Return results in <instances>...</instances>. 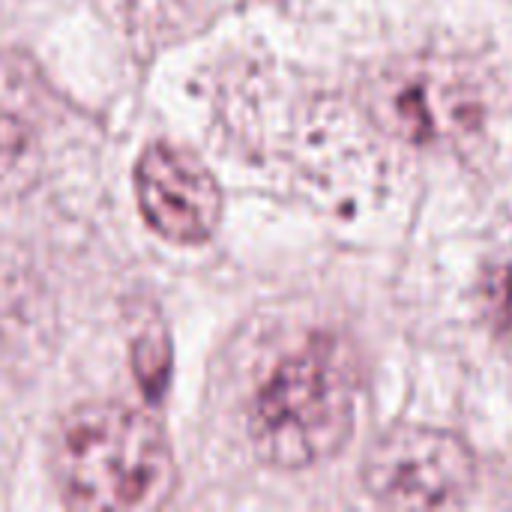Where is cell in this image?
<instances>
[{
  "label": "cell",
  "mask_w": 512,
  "mask_h": 512,
  "mask_svg": "<svg viewBox=\"0 0 512 512\" xmlns=\"http://www.w3.org/2000/svg\"><path fill=\"white\" fill-rule=\"evenodd\" d=\"M369 117L414 147L462 141L486 117V96L468 66L450 57H405L366 84Z\"/></svg>",
  "instance_id": "obj_3"
},
{
  "label": "cell",
  "mask_w": 512,
  "mask_h": 512,
  "mask_svg": "<svg viewBox=\"0 0 512 512\" xmlns=\"http://www.w3.org/2000/svg\"><path fill=\"white\" fill-rule=\"evenodd\" d=\"M357 372L345 345L315 339L276 366L255 396L249 435L276 468H306L333 456L354 426Z\"/></svg>",
  "instance_id": "obj_2"
},
{
  "label": "cell",
  "mask_w": 512,
  "mask_h": 512,
  "mask_svg": "<svg viewBox=\"0 0 512 512\" xmlns=\"http://www.w3.org/2000/svg\"><path fill=\"white\" fill-rule=\"evenodd\" d=\"M54 471L75 510H156L174 489V456L162 426L111 402L69 414Z\"/></svg>",
  "instance_id": "obj_1"
},
{
  "label": "cell",
  "mask_w": 512,
  "mask_h": 512,
  "mask_svg": "<svg viewBox=\"0 0 512 512\" xmlns=\"http://www.w3.org/2000/svg\"><path fill=\"white\" fill-rule=\"evenodd\" d=\"M486 309L489 321L512 339V249H507L486 276Z\"/></svg>",
  "instance_id": "obj_7"
},
{
  "label": "cell",
  "mask_w": 512,
  "mask_h": 512,
  "mask_svg": "<svg viewBox=\"0 0 512 512\" xmlns=\"http://www.w3.org/2000/svg\"><path fill=\"white\" fill-rule=\"evenodd\" d=\"M135 189L150 228L174 243H201L219 225L222 192L213 174L180 147L150 144L138 159Z\"/></svg>",
  "instance_id": "obj_5"
},
{
  "label": "cell",
  "mask_w": 512,
  "mask_h": 512,
  "mask_svg": "<svg viewBox=\"0 0 512 512\" xmlns=\"http://www.w3.org/2000/svg\"><path fill=\"white\" fill-rule=\"evenodd\" d=\"M39 93L24 63L0 51V168L18 162L39 135Z\"/></svg>",
  "instance_id": "obj_6"
},
{
  "label": "cell",
  "mask_w": 512,
  "mask_h": 512,
  "mask_svg": "<svg viewBox=\"0 0 512 512\" xmlns=\"http://www.w3.org/2000/svg\"><path fill=\"white\" fill-rule=\"evenodd\" d=\"M135 375H138V384L147 390V396L156 399L168 381V342L162 336L141 339L135 351Z\"/></svg>",
  "instance_id": "obj_8"
},
{
  "label": "cell",
  "mask_w": 512,
  "mask_h": 512,
  "mask_svg": "<svg viewBox=\"0 0 512 512\" xmlns=\"http://www.w3.org/2000/svg\"><path fill=\"white\" fill-rule=\"evenodd\" d=\"M471 450L450 432L402 426L387 432L366 459V489L387 507L441 510L459 507L474 489Z\"/></svg>",
  "instance_id": "obj_4"
}]
</instances>
